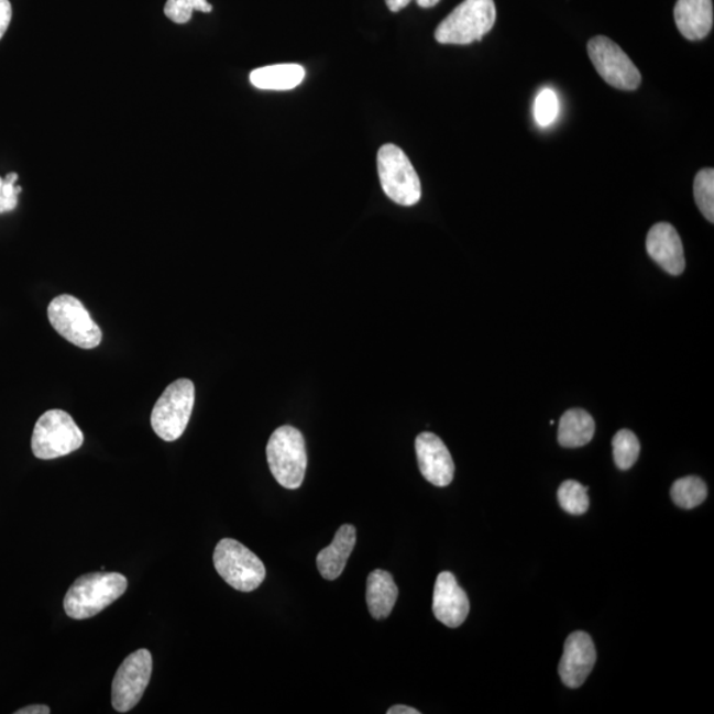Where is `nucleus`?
Segmentation results:
<instances>
[{"label": "nucleus", "instance_id": "obj_22", "mask_svg": "<svg viewBox=\"0 0 714 714\" xmlns=\"http://www.w3.org/2000/svg\"><path fill=\"white\" fill-rule=\"evenodd\" d=\"M587 491L589 488L582 486L579 482H563L559 488V493H557L561 508L570 515H584L589 506H591Z\"/></svg>", "mask_w": 714, "mask_h": 714}, {"label": "nucleus", "instance_id": "obj_8", "mask_svg": "<svg viewBox=\"0 0 714 714\" xmlns=\"http://www.w3.org/2000/svg\"><path fill=\"white\" fill-rule=\"evenodd\" d=\"M48 319L54 329L69 343L94 350L102 342V331L84 305L69 294L57 297L48 306Z\"/></svg>", "mask_w": 714, "mask_h": 714}, {"label": "nucleus", "instance_id": "obj_28", "mask_svg": "<svg viewBox=\"0 0 714 714\" xmlns=\"http://www.w3.org/2000/svg\"><path fill=\"white\" fill-rule=\"evenodd\" d=\"M17 714H50L51 710L47 705H30L15 712Z\"/></svg>", "mask_w": 714, "mask_h": 714}, {"label": "nucleus", "instance_id": "obj_1", "mask_svg": "<svg viewBox=\"0 0 714 714\" xmlns=\"http://www.w3.org/2000/svg\"><path fill=\"white\" fill-rule=\"evenodd\" d=\"M128 580L121 573H89L77 579L64 598V608L72 619L96 617L127 592Z\"/></svg>", "mask_w": 714, "mask_h": 714}, {"label": "nucleus", "instance_id": "obj_9", "mask_svg": "<svg viewBox=\"0 0 714 714\" xmlns=\"http://www.w3.org/2000/svg\"><path fill=\"white\" fill-rule=\"evenodd\" d=\"M587 54L604 80L619 90H637L641 75L631 58L617 43L606 36H595L587 43Z\"/></svg>", "mask_w": 714, "mask_h": 714}, {"label": "nucleus", "instance_id": "obj_12", "mask_svg": "<svg viewBox=\"0 0 714 714\" xmlns=\"http://www.w3.org/2000/svg\"><path fill=\"white\" fill-rule=\"evenodd\" d=\"M597 661V651L591 635L584 631L570 634L559 666L562 683L568 688H580Z\"/></svg>", "mask_w": 714, "mask_h": 714}, {"label": "nucleus", "instance_id": "obj_11", "mask_svg": "<svg viewBox=\"0 0 714 714\" xmlns=\"http://www.w3.org/2000/svg\"><path fill=\"white\" fill-rule=\"evenodd\" d=\"M418 468L426 481L447 487L454 480L455 466L440 437L425 431L416 438Z\"/></svg>", "mask_w": 714, "mask_h": 714}, {"label": "nucleus", "instance_id": "obj_3", "mask_svg": "<svg viewBox=\"0 0 714 714\" xmlns=\"http://www.w3.org/2000/svg\"><path fill=\"white\" fill-rule=\"evenodd\" d=\"M496 22L494 0H464L438 25L436 41L441 44L468 45L481 42Z\"/></svg>", "mask_w": 714, "mask_h": 714}, {"label": "nucleus", "instance_id": "obj_13", "mask_svg": "<svg viewBox=\"0 0 714 714\" xmlns=\"http://www.w3.org/2000/svg\"><path fill=\"white\" fill-rule=\"evenodd\" d=\"M433 613L442 625L457 628L463 625L470 613L466 592L458 585L453 573L438 575L433 594Z\"/></svg>", "mask_w": 714, "mask_h": 714}, {"label": "nucleus", "instance_id": "obj_10", "mask_svg": "<svg viewBox=\"0 0 714 714\" xmlns=\"http://www.w3.org/2000/svg\"><path fill=\"white\" fill-rule=\"evenodd\" d=\"M152 673L153 657L145 648L124 659L111 685V704L117 712L127 713L140 703Z\"/></svg>", "mask_w": 714, "mask_h": 714}, {"label": "nucleus", "instance_id": "obj_29", "mask_svg": "<svg viewBox=\"0 0 714 714\" xmlns=\"http://www.w3.org/2000/svg\"><path fill=\"white\" fill-rule=\"evenodd\" d=\"M411 0H385L386 6L392 12H398L409 6Z\"/></svg>", "mask_w": 714, "mask_h": 714}, {"label": "nucleus", "instance_id": "obj_20", "mask_svg": "<svg viewBox=\"0 0 714 714\" xmlns=\"http://www.w3.org/2000/svg\"><path fill=\"white\" fill-rule=\"evenodd\" d=\"M707 496V487L699 476L681 477L672 484L671 497L680 508L693 509L703 504Z\"/></svg>", "mask_w": 714, "mask_h": 714}, {"label": "nucleus", "instance_id": "obj_25", "mask_svg": "<svg viewBox=\"0 0 714 714\" xmlns=\"http://www.w3.org/2000/svg\"><path fill=\"white\" fill-rule=\"evenodd\" d=\"M534 114L537 124L541 128H548L560 114L559 97L552 89H542L536 97Z\"/></svg>", "mask_w": 714, "mask_h": 714}, {"label": "nucleus", "instance_id": "obj_30", "mask_svg": "<svg viewBox=\"0 0 714 714\" xmlns=\"http://www.w3.org/2000/svg\"><path fill=\"white\" fill-rule=\"evenodd\" d=\"M388 714H419V711L415 710V707L406 706V705H395L389 707Z\"/></svg>", "mask_w": 714, "mask_h": 714}, {"label": "nucleus", "instance_id": "obj_7", "mask_svg": "<svg viewBox=\"0 0 714 714\" xmlns=\"http://www.w3.org/2000/svg\"><path fill=\"white\" fill-rule=\"evenodd\" d=\"M213 563L220 578L239 592L255 591L266 578L264 562L238 540L222 539L215 549Z\"/></svg>", "mask_w": 714, "mask_h": 714}, {"label": "nucleus", "instance_id": "obj_17", "mask_svg": "<svg viewBox=\"0 0 714 714\" xmlns=\"http://www.w3.org/2000/svg\"><path fill=\"white\" fill-rule=\"evenodd\" d=\"M398 598V589L392 574L377 569L366 579V605L373 618H388Z\"/></svg>", "mask_w": 714, "mask_h": 714}, {"label": "nucleus", "instance_id": "obj_6", "mask_svg": "<svg viewBox=\"0 0 714 714\" xmlns=\"http://www.w3.org/2000/svg\"><path fill=\"white\" fill-rule=\"evenodd\" d=\"M195 405V385L179 378L169 384L152 413L153 429L163 441L174 442L185 433Z\"/></svg>", "mask_w": 714, "mask_h": 714}, {"label": "nucleus", "instance_id": "obj_14", "mask_svg": "<svg viewBox=\"0 0 714 714\" xmlns=\"http://www.w3.org/2000/svg\"><path fill=\"white\" fill-rule=\"evenodd\" d=\"M647 253L668 274L680 275L685 268L684 246L668 222L655 224L647 234Z\"/></svg>", "mask_w": 714, "mask_h": 714}, {"label": "nucleus", "instance_id": "obj_31", "mask_svg": "<svg viewBox=\"0 0 714 714\" xmlns=\"http://www.w3.org/2000/svg\"><path fill=\"white\" fill-rule=\"evenodd\" d=\"M441 0H417V4L419 8L422 9H431L435 8L438 3H440Z\"/></svg>", "mask_w": 714, "mask_h": 714}, {"label": "nucleus", "instance_id": "obj_27", "mask_svg": "<svg viewBox=\"0 0 714 714\" xmlns=\"http://www.w3.org/2000/svg\"><path fill=\"white\" fill-rule=\"evenodd\" d=\"M12 19V6L10 0H0V41L8 32Z\"/></svg>", "mask_w": 714, "mask_h": 714}, {"label": "nucleus", "instance_id": "obj_26", "mask_svg": "<svg viewBox=\"0 0 714 714\" xmlns=\"http://www.w3.org/2000/svg\"><path fill=\"white\" fill-rule=\"evenodd\" d=\"M19 176L18 174H9L3 182L2 194H0V215L14 211L18 206V196L22 193V188L15 186Z\"/></svg>", "mask_w": 714, "mask_h": 714}, {"label": "nucleus", "instance_id": "obj_2", "mask_svg": "<svg viewBox=\"0 0 714 714\" xmlns=\"http://www.w3.org/2000/svg\"><path fill=\"white\" fill-rule=\"evenodd\" d=\"M268 469L275 481L287 490L303 486L307 469L306 444L303 433L293 426H281L266 447Z\"/></svg>", "mask_w": 714, "mask_h": 714}, {"label": "nucleus", "instance_id": "obj_16", "mask_svg": "<svg viewBox=\"0 0 714 714\" xmlns=\"http://www.w3.org/2000/svg\"><path fill=\"white\" fill-rule=\"evenodd\" d=\"M355 527L351 526V524H344L338 529L330 546L320 550L317 557V565L325 580L333 581L340 578V574L344 572L353 548H355Z\"/></svg>", "mask_w": 714, "mask_h": 714}, {"label": "nucleus", "instance_id": "obj_4", "mask_svg": "<svg viewBox=\"0 0 714 714\" xmlns=\"http://www.w3.org/2000/svg\"><path fill=\"white\" fill-rule=\"evenodd\" d=\"M377 172L384 193L403 207L421 200V180L408 156L396 145L386 143L377 153Z\"/></svg>", "mask_w": 714, "mask_h": 714}, {"label": "nucleus", "instance_id": "obj_15", "mask_svg": "<svg viewBox=\"0 0 714 714\" xmlns=\"http://www.w3.org/2000/svg\"><path fill=\"white\" fill-rule=\"evenodd\" d=\"M674 23L686 41H703L713 29L712 0H678L673 10Z\"/></svg>", "mask_w": 714, "mask_h": 714}, {"label": "nucleus", "instance_id": "obj_24", "mask_svg": "<svg viewBox=\"0 0 714 714\" xmlns=\"http://www.w3.org/2000/svg\"><path fill=\"white\" fill-rule=\"evenodd\" d=\"M213 8L207 0H167L165 15L176 24H186L191 21L194 11L212 12Z\"/></svg>", "mask_w": 714, "mask_h": 714}, {"label": "nucleus", "instance_id": "obj_23", "mask_svg": "<svg viewBox=\"0 0 714 714\" xmlns=\"http://www.w3.org/2000/svg\"><path fill=\"white\" fill-rule=\"evenodd\" d=\"M694 201L704 218L714 222V169L704 168L696 175L693 183Z\"/></svg>", "mask_w": 714, "mask_h": 714}, {"label": "nucleus", "instance_id": "obj_18", "mask_svg": "<svg viewBox=\"0 0 714 714\" xmlns=\"http://www.w3.org/2000/svg\"><path fill=\"white\" fill-rule=\"evenodd\" d=\"M306 70L298 64L268 65L251 74L253 87L261 90H292L305 80Z\"/></svg>", "mask_w": 714, "mask_h": 714}, {"label": "nucleus", "instance_id": "obj_21", "mask_svg": "<svg viewBox=\"0 0 714 714\" xmlns=\"http://www.w3.org/2000/svg\"><path fill=\"white\" fill-rule=\"evenodd\" d=\"M613 454L618 469H631L640 454L638 437L631 430H619L613 438Z\"/></svg>", "mask_w": 714, "mask_h": 714}, {"label": "nucleus", "instance_id": "obj_19", "mask_svg": "<svg viewBox=\"0 0 714 714\" xmlns=\"http://www.w3.org/2000/svg\"><path fill=\"white\" fill-rule=\"evenodd\" d=\"M595 433L594 419L586 410L570 409L560 419L559 443L562 448L585 447Z\"/></svg>", "mask_w": 714, "mask_h": 714}, {"label": "nucleus", "instance_id": "obj_32", "mask_svg": "<svg viewBox=\"0 0 714 714\" xmlns=\"http://www.w3.org/2000/svg\"><path fill=\"white\" fill-rule=\"evenodd\" d=\"M3 182H4V179H3V178H0V194H2Z\"/></svg>", "mask_w": 714, "mask_h": 714}, {"label": "nucleus", "instance_id": "obj_5", "mask_svg": "<svg viewBox=\"0 0 714 714\" xmlns=\"http://www.w3.org/2000/svg\"><path fill=\"white\" fill-rule=\"evenodd\" d=\"M84 435L67 411L52 409L37 419L32 435V453L39 460H56L80 449Z\"/></svg>", "mask_w": 714, "mask_h": 714}]
</instances>
